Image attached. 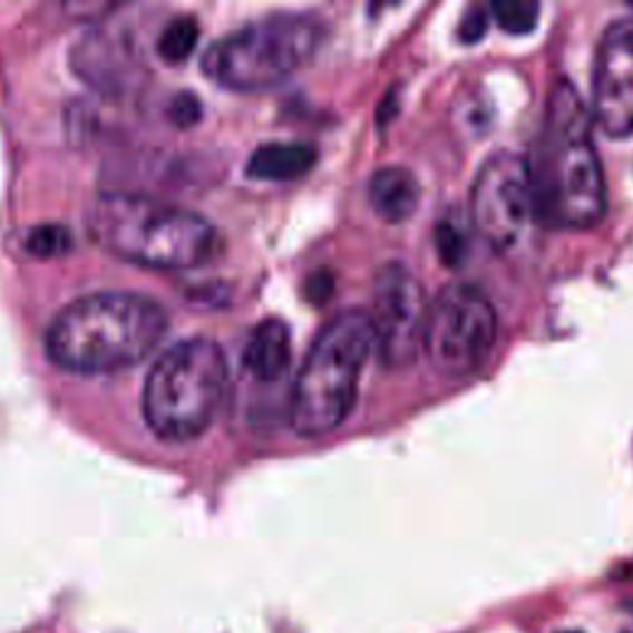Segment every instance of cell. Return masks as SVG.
<instances>
[{
  "label": "cell",
  "instance_id": "obj_1",
  "mask_svg": "<svg viewBox=\"0 0 633 633\" xmlns=\"http://www.w3.org/2000/svg\"><path fill=\"white\" fill-rule=\"evenodd\" d=\"M166 330L162 302L137 292H97L58 312L45 332V352L72 374H115L149 357Z\"/></svg>",
  "mask_w": 633,
  "mask_h": 633
},
{
  "label": "cell",
  "instance_id": "obj_2",
  "mask_svg": "<svg viewBox=\"0 0 633 633\" xmlns=\"http://www.w3.org/2000/svg\"><path fill=\"white\" fill-rule=\"evenodd\" d=\"M87 233L105 253L146 270H194L221 251V235L206 216L127 191H109L89 203Z\"/></svg>",
  "mask_w": 633,
  "mask_h": 633
},
{
  "label": "cell",
  "instance_id": "obj_3",
  "mask_svg": "<svg viewBox=\"0 0 633 633\" xmlns=\"http://www.w3.org/2000/svg\"><path fill=\"white\" fill-rule=\"evenodd\" d=\"M537 218L552 228L586 231L606 211V181L592 142V119L567 82L549 99L547 137L533 164Z\"/></svg>",
  "mask_w": 633,
  "mask_h": 633
},
{
  "label": "cell",
  "instance_id": "obj_4",
  "mask_svg": "<svg viewBox=\"0 0 633 633\" xmlns=\"http://www.w3.org/2000/svg\"><path fill=\"white\" fill-rule=\"evenodd\" d=\"M377 352L371 316L364 310L339 312L314 337L292 387L290 426L302 438L337 431L352 413L361 374Z\"/></svg>",
  "mask_w": 633,
  "mask_h": 633
},
{
  "label": "cell",
  "instance_id": "obj_5",
  "mask_svg": "<svg viewBox=\"0 0 633 633\" xmlns=\"http://www.w3.org/2000/svg\"><path fill=\"white\" fill-rule=\"evenodd\" d=\"M228 391V361L206 337L176 342L144 381L142 411L156 438L188 444L208 431Z\"/></svg>",
  "mask_w": 633,
  "mask_h": 633
},
{
  "label": "cell",
  "instance_id": "obj_6",
  "mask_svg": "<svg viewBox=\"0 0 633 633\" xmlns=\"http://www.w3.org/2000/svg\"><path fill=\"white\" fill-rule=\"evenodd\" d=\"M322 42L324 26L316 18L270 16L213 42L201 70L231 92H265L308 67Z\"/></svg>",
  "mask_w": 633,
  "mask_h": 633
},
{
  "label": "cell",
  "instance_id": "obj_7",
  "mask_svg": "<svg viewBox=\"0 0 633 633\" xmlns=\"http://www.w3.org/2000/svg\"><path fill=\"white\" fill-rule=\"evenodd\" d=\"M497 342L493 302L468 282H454L428 304L423 354L438 374L470 377L490 359Z\"/></svg>",
  "mask_w": 633,
  "mask_h": 633
},
{
  "label": "cell",
  "instance_id": "obj_8",
  "mask_svg": "<svg viewBox=\"0 0 633 633\" xmlns=\"http://www.w3.org/2000/svg\"><path fill=\"white\" fill-rule=\"evenodd\" d=\"M470 216L497 253H510L525 241L539 223L533 168L525 156L497 152L485 158L473 181Z\"/></svg>",
  "mask_w": 633,
  "mask_h": 633
},
{
  "label": "cell",
  "instance_id": "obj_9",
  "mask_svg": "<svg viewBox=\"0 0 633 633\" xmlns=\"http://www.w3.org/2000/svg\"><path fill=\"white\" fill-rule=\"evenodd\" d=\"M374 324L377 352L391 369L409 367L423 352L428 302L421 282L409 267L389 263L379 270L374 282Z\"/></svg>",
  "mask_w": 633,
  "mask_h": 633
},
{
  "label": "cell",
  "instance_id": "obj_10",
  "mask_svg": "<svg viewBox=\"0 0 633 633\" xmlns=\"http://www.w3.org/2000/svg\"><path fill=\"white\" fill-rule=\"evenodd\" d=\"M594 119L608 137L633 134V18H621L598 40L594 60Z\"/></svg>",
  "mask_w": 633,
  "mask_h": 633
},
{
  "label": "cell",
  "instance_id": "obj_11",
  "mask_svg": "<svg viewBox=\"0 0 633 633\" xmlns=\"http://www.w3.org/2000/svg\"><path fill=\"white\" fill-rule=\"evenodd\" d=\"M132 52L127 42L117 40L109 32H92L85 36L72 52L77 75L99 92H121L132 79Z\"/></svg>",
  "mask_w": 633,
  "mask_h": 633
},
{
  "label": "cell",
  "instance_id": "obj_12",
  "mask_svg": "<svg viewBox=\"0 0 633 633\" xmlns=\"http://www.w3.org/2000/svg\"><path fill=\"white\" fill-rule=\"evenodd\" d=\"M290 367V330L277 316L257 322L243 347V369L260 383H273Z\"/></svg>",
  "mask_w": 633,
  "mask_h": 633
},
{
  "label": "cell",
  "instance_id": "obj_13",
  "mask_svg": "<svg viewBox=\"0 0 633 633\" xmlns=\"http://www.w3.org/2000/svg\"><path fill=\"white\" fill-rule=\"evenodd\" d=\"M369 203L381 221L406 223L421 203V184L406 166H381L369 178Z\"/></svg>",
  "mask_w": 633,
  "mask_h": 633
},
{
  "label": "cell",
  "instance_id": "obj_14",
  "mask_svg": "<svg viewBox=\"0 0 633 633\" xmlns=\"http://www.w3.org/2000/svg\"><path fill=\"white\" fill-rule=\"evenodd\" d=\"M316 164V149L304 142H270L247 158L245 172L255 181H298Z\"/></svg>",
  "mask_w": 633,
  "mask_h": 633
},
{
  "label": "cell",
  "instance_id": "obj_15",
  "mask_svg": "<svg viewBox=\"0 0 633 633\" xmlns=\"http://www.w3.org/2000/svg\"><path fill=\"white\" fill-rule=\"evenodd\" d=\"M201 38V28L196 18L181 16L168 22L156 40V55L166 65H184L194 55Z\"/></svg>",
  "mask_w": 633,
  "mask_h": 633
},
{
  "label": "cell",
  "instance_id": "obj_16",
  "mask_svg": "<svg viewBox=\"0 0 633 633\" xmlns=\"http://www.w3.org/2000/svg\"><path fill=\"white\" fill-rule=\"evenodd\" d=\"M490 10L497 26L510 36H527L537 28L539 6L533 0H497Z\"/></svg>",
  "mask_w": 633,
  "mask_h": 633
},
{
  "label": "cell",
  "instance_id": "obj_17",
  "mask_svg": "<svg viewBox=\"0 0 633 633\" xmlns=\"http://www.w3.org/2000/svg\"><path fill=\"white\" fill-rule=\"evenodd\" d=\"M434 243L436 251L444 260L446 265L456 267L462 263V257L468 253V237L466 231H462L460 218L458 216H444L438 221L436 231H434Z\"/></svg>",
  "mask_w": 633,
  "mask_h": 633
},
{
  "label": "cell",
  "instance_id": "obj_18",
  "mask_svg": "<svg viewBox=\"0 0 633 633\" xmlns=\"http://www.w3.org/2000/svg\"><path fill=\"white\" fill-rule=\"evenodd\" d=\"M26 247L36 257H60L72 247V235L58 223H45L28 233Z\"/></svg>",
  "mask_w": 633,
  "mask_h": 633
},
{
  "label": "cell",
  "instance_id": "obj_19",
  "mask_svg": "<svg viewBox=\"0 0 633 633\" xmlns=\"http://www.w3.org/2000/svg\"><path fill=\"white\" fill-rule=\"evenodd\" d=\"M488 26H490V18L483 8H468L466 16L460 18L458 38L466 45L480 42L485 38V32H488Z\"/></svg>",
  "mask_w": 633,
  "mask_h": 633
},
{
  "label": "cell",
  "instance_id": "obj_20",
  "mask_svg": "<svg viewBox=\"0 0 633 633\" xmlns=\"http://www.w3.org/2000/svg\"><path fill=\"white\" fill-rule=\"evenodd\" d=\"M168 115H172V121L178 129H188V127H194V124H198L203 115V107L194 95H176V99L172 101V109H168Z\"/></svg>",
  "mask_w": 633,
  "mask_h": 633
},
{
  "label": "cell",
  "instance_id": "obj_21",
  "mask_svg": "<svg viewBox=\"0 0 633 633\" xmlns=\"http://www.w3.org/2000/svg\"><path fill=\"white\" fill-rule=\"evenodd\" d=\"M562 633H582V631H562Z\"/></svg>",
  "mask_w": 633,
  "mask_h": 633
}]
</instances>
